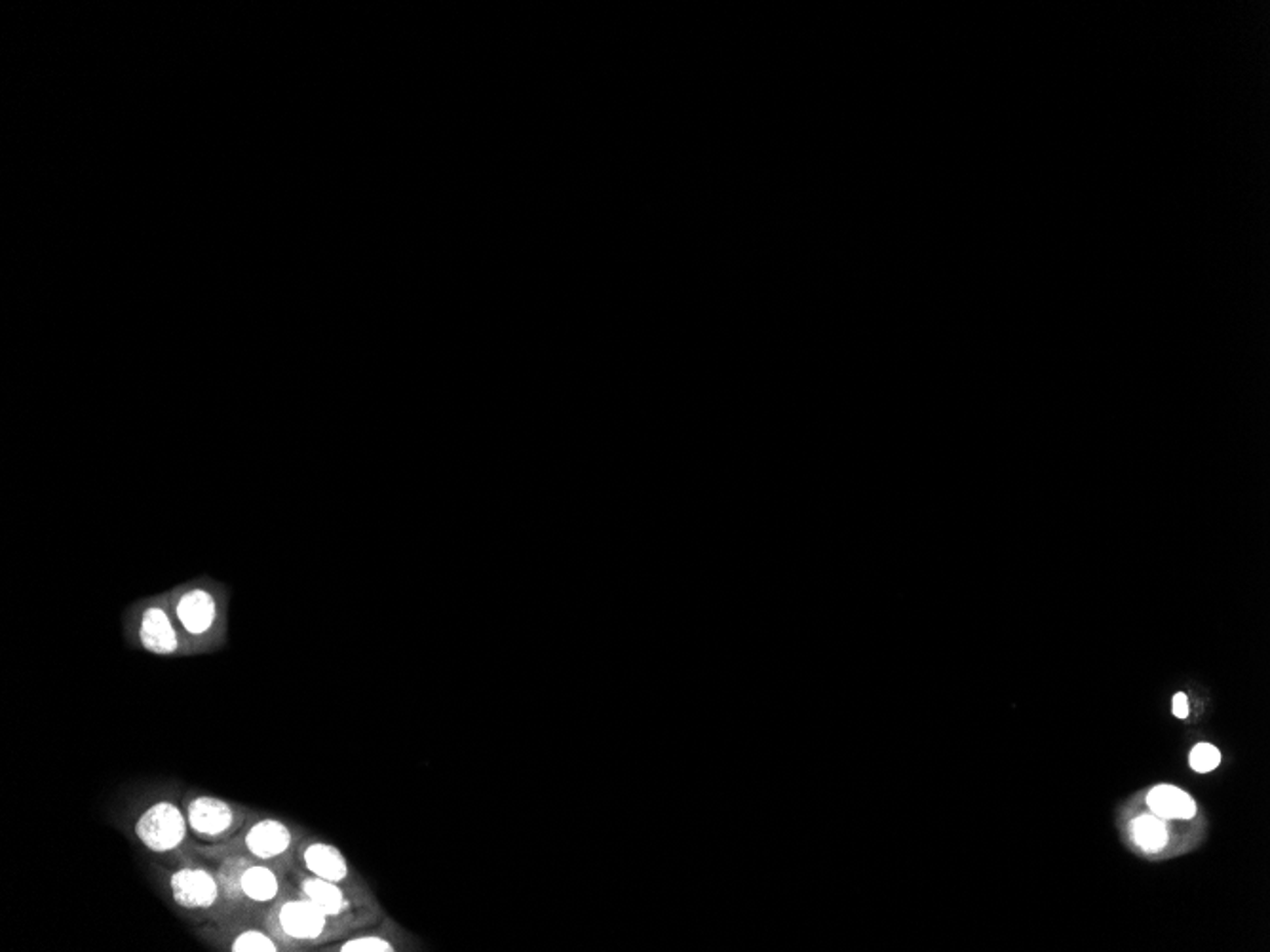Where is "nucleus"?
<instances>
[{
	"label": "nucleus",
	"instance_id": "nucleus-9",
	"mask_svg": "<svg viewBox=\"0 0 1270 952\" xmlns=\"http://www.w3.org/2000/svg\"><path fill=\"white\" fill-rule=\"evenodd\" d=\"M305 865L312 875L331 882H341L348 876V865L343 853L324 842H314L306 848Z\"/></svg>",
	"mask_w": 1270,
	"mask_h": 952
},
{
	"label": "nucleus",
	"instance_id": "nucleus-6",
	"mask_svg": "<svg viewBox=\"0 0 1270 952\" xmlns=\"http://www.w3.org/2000/svg\"><path fill=\"white\" fill-rule=\"evenodd\" d=\"M141 643L154 654H172L178 650V634L165 610L153 607L145 610L140 630Z\"/></svg>",
	"mask_w": 1270,
	"mask_h": 952
},
{
	"label": "nucleus",
	"instance_id": "nucleus-13",
	"mask_svg": "<svg viewBox=\"0 0 1270 952\" xmlns=\"http://www.w3.org/2000/svg\"><path fill=\"white\" fill-rule=\"evenodd\" d=\"M232 951L274 952L278 951V949H276V943L270 940V938H267L263 931L250 929V931H244V934H240V936L234 940V943H232Z\"/></svg>",
	"mask_w": 1270,
	"mask_h": 952
},
{
	"label": "nucleus",
	"instance_id": "nucleus-5",
	"mask_svg": "<svg viewBox=\"0 0 1270 952\" xmlns=\"http://www.w3.org/2000/svg\"><path fill=\"white\" fill-rule=\"evenodd\" d=\"M292 844L290 829L276 820H263L255 824L246 835V846L259 860H274Z\"/></svg>",
	"mask_w": 1270,
	"mask_h": 952
},
{
	"label": "nucleus",
	"instance_id": "nucleus-8",
	"mask_svg": "<svg viewBox=\"0 0 1270 952\" xmlns=\"http://www.w3.org/2000/svg\"><path fill=\"white\" fill-rule=\"evenodd\" d=\"M1147 804L1162 820H1191L1196 815V802L1189 793L1175 786H1156L1149 791Z\"/></svg>",
	"mask_w": 1270,
	"mask_h": 952
},
{
	"label": "nucleus",
	"instance_id": "nucleus-16",
	"mask_svg": "<svg viewBox=\"0 0 1270 952\" xmlns=\"http://www.w3.org/2000/svg\"><path fill=\"white\" fill-rule=\"evenodd\" d=\"M1171 712H1173V715H1175L1178 719H1187V715H1189V699H1187V696H1185L1183 692H1178V694L1173 696Z\"/></svg>",
	"mask_w": 1270,
	"mask_h": 952
},
{
	"label": "nucleus",
	"instance_id": "nucleus-11",
	"mask_svg": "<svg viewBox=\"0 0 1270 952\" xmlns=\"http://www.w3.org/2000/svg\"><path fill=\"white\" fill-rule=\"evenodd\" d=\"M241 893L255 903L272 902L278 893V878L263 865L244 869L240 876Z\"/></svg>",
	"mask_w": 1270,
	"mask_h": 952
},
{
	"label": "nucleus",
	"instance_id": "nucleus-7",
	"mask_svg": "<svg viewBox=\"0 0 1270 952\" xmlns=\"http://www.w3.org/2000/svg\"><path fill=\"white\" fill-rule=\"evenodd\" d=\"M179 622L189 634H203L216 620V601L203 589H192L181 597L178 605Z\"/></svg>",
	"mask_w": 1270,
	"mask_h": 952
},
{
	"label": "nucleus",
	"instance_id": "nucleus-1",
	"mask_svg": "<svg viewBox=\"0 0 1270 952\" xmlns=\"http://www.w3.org/2000/svg\"><path fill=\"white\" fill-rule=\"evenodd\" d=\"M187 822L174 802H156L136 822V835L145 848L164 853L179 848L187 837Z\"/></svg>",
	"mask_w": 1270,
	"mask_h": 952
},
{
	"label": "nucleus",
	"instance_id": "nucleus-12",
	"mask_svg": "<svg viewBox=\"0 0 1270 952\" xmlns=\"http://www.w3.org/2000/svg\"><path fill=\"white\" fill-rule=\"evenodd\" d=\"M1131 835H1133V840L1142 846V850L1147 853H1156L1168 844V827L1164 824V820L1155 813H1145L1137 820H1133Z\"/></svg>",
	"mask_w": 1270,
	"mask_h": 952
},
{
	"label": "nucleus",
	"instance_id": "nucleus-3",
	"mask_svg": "<svg viewBox=\"0 0 1270 952\" xmlns=\"http://www.w3.org/2000/svg\"><path fill=\"white\" fill-rule=\"evenodd\" d=\"M279 927L293 940L310 941L322 936L328 914L310 900L286 903L278 914Z\"/></svg>",
	"mask_w": 1270,
	"mask_h": 952
},
{
	"label": "nucleus",
	"instance_id": "nucleus-14",
	"mask_svg": "<svg viewBox=\"0 0 1270 952\" xmlns=\"http://www.w3.org/2000/svg\"><path fill=\"white\" fill-rule=\"evenodd\" d=\"M1189 762H1191L1193 770L1200 772V774H1206V772H1211V770H1216V768L1220 766V750H1218V748H1213V746H1209V744H1198V746L1191 751Z\"/></svg>",
	"mask_w": 1270,
	"mask_h": 952
},
{
	"label": "nucleus",
	"instance_id": "nucleus-15",
	"mask_svg": "<svg viewBox=\"0 0 1270 952\" xmlns=\"http://www.w3.org/2000/svg\"><path fill=\"white\" fill-rule=\"evenodd\" d=\"M343 952H390L395 951V947L382 938L377 936H366V938H357V940L346 941L343 947Z\"/></svg>",
	"mask_w": 1270,
	"mask_h": 952
},
{
	"label": "nucleus",
	"instance_id": "nucleus-10",
	"mask_svg": "<svg viewBox=\"0 0 1270 952\" xmlns=\"http://www.w3.org/2000/svg\"><path fill=\"white\" fill-rule=\"evenodd\" d=\"M303 891H305L306 900L318 905L328 916H337L348 909L343 889L337 886V882H331L320 876L306 878L303 882Z\"/></svg>",
	"mask_w": 1270,
	"mask_h": 952
},
{
	"label": "nucleus",
	"instance_id": "nucleus-4",
	"mask_svg": "<svg viewBox=\"0 0 1270 952\" xmlns=\"http://www.w3.org/2000/svg\"><path fill=\"white\" fill-rule=\"evenodd\" d=\"M187 820L194 833L202 837H221L236 824L234 810L225 800L216 797H198L192 800L187 810Z\"/></svg>",
	"mask_w": 1270,
	"mask_h": 952
},
{
	"label": "nucleus",
	"instance_id": "nucleus-2",
	"mask_svg": "<svg viewBox=\"0 0 1270 952\" xmlns=\"http://www.w3.org/2000/svg\"><path fill=\"white\" fill-rule=\"evenodd\" d=\"M174 900L185 909H210L217 902L219 886L216 878L203 869H179L172 876Z\"/></svg>",
	"mask_w": 1270,
	"mask_h": 952
}]
</instances>
